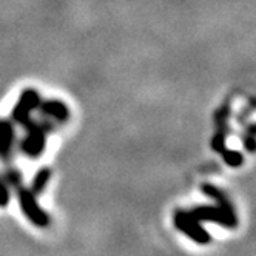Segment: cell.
Masks as SVG:
<instances>
[{
    "mask_svg": "<svg viewBox=\"0 0 256 256\" xmlns=\"http://www.w3.org/2000/svg\"><path fill=\"white\" fill-rule=\"evenodd\" d=\"M19 200H20V207L22 212L26 214L30 221L38 226V227H46L50 224V218L48 214L39 207L38 200H36L34 194L25 188H19Z\"/></svg>",
    "mask_w": 256,
    "mask_h": 256,
    "instance_id": "1",
    "label": "cell"
},
{
    "mask_svg": "<svg viewBox=\"0 0 256 256\" xmlns=\"http://www.w3.org/2000/svg\"><path fill=\"white\" fill-rule=\"evenodd\" d=\"M39 106V93L34 90H26L22 93L19 102H17L14 112H12V118L16 122L28 125L30 124V116L34 108Z\"/></svg>",
    "mask_w": 256,
    "mask_h": 256,
    "instance_id": "2",
    "label": "cell"
},
{
    "mask_svg": "<svg viewBox=\"0 0 256 256\" xmlns=\"http://www.w3.org/2000/svg\"><path fill=\"white\" fill-rule=\"evenodd\" d=\"M28 136L22 142V150L30 158H38L45 150V128L28 124Z\"/></svg>",
    "mask_w": 256,
    "mask_h": 256,
    "instance_id": "3",
    "label": "cell"
},
{
    "mask_svg": "<svg viewBox=\"0 0 256 256\" xmlns=\"http://www.w3.org/2000/svg\"><path fill=\"white\" fill-rule=\"evenodd\" d=\"M42 113L46 114L51 119H56L59 122H64L70 118V112L65 104H62L60 100H46L40 105Z\"/></svg>",
    "mask_w": 256,
    "mask_h": 256,
    "instance_id": "4",
    "label": "cell"
},
{
    "mask_svg": "<svg viewBox=\"0 0 256 256\" xmlns=\"http://www.w3.org/2000/svg\"><path fill=\"white\" fill-rule=\"evenodd\" d=\"M12 139H14V132L10 122H0V154L4 158L10 154L11 147H12Z\"/></svg>",
    "mask_w": 256,
    "mask_h": 256,
    "instance_id": "5",
    "label": "cell"
},
{
    "mask_svg": "<svg viewBox=\"0 0 256 256\" xmlns=\"http://www.w3.org/2000/svg\"><path fill=\"white\" fill-rule=\"evenodd\" d=\"M50 176H51V172L48 168H42L38 174H36L34 178V182H32V186H31V193L36 196V194H39L45 190L46 184H48V180H50Z\"/></svg>",
    "mask_w": 256,
    "mask_h": 256,
    "instance_id": "6",
    "label": "cell"
},
{
    "mask_svg": "<svg viewBox=\"0 0 256 256\" xmlns=\"http://www.w3.org/2000/svg\"><path fill=\"white\" fill-rule=\"evenodd\" d=\"M10 200V192L4 180H0V207H5Z\"/></svg>",
    "mask_w": 256,
    "mask_h": 256,
    "instance_id": "7",
    "label": "cell"
}]
</instances>
